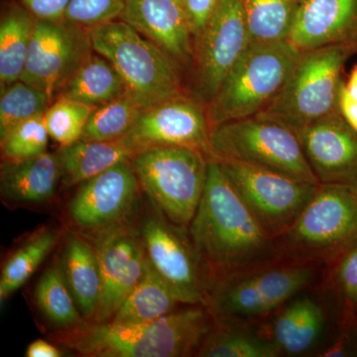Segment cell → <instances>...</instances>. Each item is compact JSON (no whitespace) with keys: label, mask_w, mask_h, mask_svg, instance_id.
<instances>
[{"label":"cell","mask_w":357,"mask_h":357,"mask_svg":"<svg viewBox=\"0 0 357 357\" xmlns=\"http://www.w3.org/2000/svg\"><path fill=\"white\" fill-rule=\"evenodd\" d=\"M35 303L44 318L60 331L88 323L70 292L58 263L47 268L34 293Z\"/></svg>","instance_id":"cell-29"},{"label":"cell","mask_w":357,"mask_h":357,"mask_svg":"<svg viewBox=\"0 0 357 357\" xmlns=\"http://www.w3.org/2000/svg\"><path fill=\"white\" fill-rule=\"evenodd\" d=\"M211 157L270 169L319 185L297 134L280 122L255 115L211 126Z\"/></svg>","instance_id":"cell-8"},{"label":"cell","mask_w":357,"mask_h":357,"mask_svg":"<svg viewBox=\"0 0 357 357\" xmlns=\"http://www.w3.org/2000/svg\"><path fill=\"white\" fill-rule=\"evenodd\" d=\"M295 133L319 184L354 185L357 178V131L340 110Z\"/></svg>","instance_id":"cell-17"},{"label":"cell","mask_w":357,"mask_h":357,"mask_svg":"<svg viewBox=\"0 0 357 357\" xmlns=\"http://www.w3.org/2000/svg\"><path fill=\"white\" fill-rule=\"evenodd\" d=\"M59 267L82 316L93 321L102 298V273L95 243L75 230L66 232Z\"/></svg>","instance_id":"cell-21"},{"label":"cell","mask_w":357,"mask_h":357,"mask_svg":"<svg viewBox=\"0 0 357 357\" xmlns=\"http://www.w3.org/2000/svg\"><path fill=\"white\" fill-rule=\"evenodd\" d=\"M208 159L196 148L161 146L137 152L132 162L155 208L170 222L189 227L203 196Z\"/></svg>","instance_id":"cell-6"},{"label":"cell","mask_w":357,"mask_h":357,"mask_svg":"<svg viewBox=\"0 0 357 357\" xmlns=\"http://www.w3.org/2000/svg\"><path fill=\"white\" fill-rule=\"evenodd\" d=\"M35 18L14 1L7 2L0 20V88L20 81L31 42Z\"/></svg>","instance_id":"cell-25"},{"label":"cell","mask_w":357,"mask_h":357,"mask_svg":"<svg viewBox=\"0 0 357 357\" xmlns=\"http://www.w3.org/2000/svg\"><path fill=\"white\" fill-rule=\"evenodd\" d=\"M250 44L238 0H218L210 20L195 41V96L208 105Z\"/></svg>","instance_id":"cell-14"},{"label":"cell","mask_w":357,"mask_h":357,"mask_svg":"<svg viewBox=\"0 0 357 357\" xmlns=\"http://www.w3.org/2000/svg\"><path fill=\"white\" fill-rule=\"evenodd\" d=\"M213 328L210 311L191 305L149 323H84L54 340L84 357H185L198 354Z\"/></svg>","instance_id":"cell-2"},{"label":"cell","mask_w":357,"mask_h":357,"mask_svg":"<svg viewBox=\"0 0 357 357\" xmlns=\"http://www.w3.org/2000/svg\"><path fill=\"white\" fill-rule=\"evenodd\" d=\"M250 43L288 40L301 0H238Z\"/></svg>","instance_id":"cell-28"},{"label":"cell","mask_w":357,"mask_h":357,"mask_svg":"<svg viewBox=\"0 0 357 357\" xmlns=\"http://www.w3.org/2000/svg\"><path fill=\"white\" fill-rule=\"evenodd\" d=\"M24 7L35 20H62L72 0H11Z\"/></svg>","instance_id":"cell-37"},{"label":"cell","mask_w":357,"mask_h":357,"mask_svg":"<svg viewBox=\"0 0 357 357\" xmlns=\"http://www.w3.org/2000/svg\"><path fill=\"white\" fill-rule=\"evenodd\" d=\"M53 100L41 89L20 81L1 91L0 98V138L18 124L43 116Z\"/></svg>","instance_id":"cell-32"},{"label":"cell","mask_w":357,"mask_h":357,"mask_svg":"<svg viewBox=\"0 0 357 357\" xmlns=\"http://www.w3.org/2000/svg\"><path fill=\"white\" fill-rule=\"evenodd\" d=\"M60 162L61 185L77 187L122 162L131 161L135 152L119 142L79 139L57 152Z\"/></svg>","instance_id":"cell-22"},{"label":"cell","mask_w":357,"mask_h":357,"mask_svg":"<svg viewBox=\"0 0 357 357\" xmlns=\"http://www.w3.org/2000/svg\"><path fill=\"white\" fill-rule=\"evenodd\" d=\"M215 159L256 220L274 239L292 227L319 187L263 167Z\"/></svg>","instance_id":"cell-10"},{"label":"cell","mask_w":357,"mask_h":357,"mask_svg":"<svg viewBox=\"0 0 357 357\" xmlns=\"http://www.w3.org/2000/svg\"><path fill=\"white\" fill-rule=\"evenodd\" d=\"M57 154L45 153L33 158L6 161L0 169V192L3 203L34 206L50 202L61 185Z\"/></svg>","instance_id":"cell-20"},{"label":"cell","mask_w":357,"mask_h":357,"mask_svg":"<svg viewBox=\"0 0 357 357\" xmlns=\"http://www.w3.org/2000/svg\"><path fill=\"white\" fill-rule=\"evenodd\" d=\"M126 0H72L65 20L91 28L119 20Z\"/></svg>","instance_id":"cell-36"},{"label":"cell","mask_w":357,"mask_h":357,"mask_svg":"<svg viewBox=\"0 0 357 357\" xmlns=\"http://www.w3.org/2000/svg\"><path fill=\"white\" fill-rule=\"evenodd\" d=\"M132 161L117 164L77 185L66 208L73 230L93 239L131 223L142 190Z\"/></svg>","instance_id":"cell-12"},{"label":"cell","mask_w":357,"mask_h":357,"mask_svg":"<svg viewBox=\"0 0 357 357\" xmlns=\"http://www.w3.org/2000/svg\"><path fill=\"white\" fill-rule=\"evenodd\" d=\"M185 229L170 222L153 206L145 213L139 232L148 260L181 304L204 305L210 275Z\"/></svg>","instance_id":"cell-11"},{"label":"cell","mask_w":357,"mask_h":357,"mask_svg":"<svg viewBox=\"0 0 357 357\" xmlns=\"http://www.w3.org/2000/svg\"><path fill=\"white\" fill-rule=\"evenodd\" d=\"M178 304L177 296L147 258L139 282L109 321L122 325L149 323L175 311Z\"/></svg>","instance_id":"cell-24"},{"label":"cell","mask_w":357,"mask_h":357,"mask_svg":"<svg viewBox=\"0 0 357 357\" xmlns=\"http://www.w3.org/2000/svg\"><path fill=\"white\" fill-rule=\"evenodd\" d=\"M49 138L44 115L22 122L0 138L2 160L17 161L39 156L47 152Z\"/></svg>","instance_id":"cell-35"},{"label":"cell","mask_w":357,"mask_h":357,"mask_svg":"<svg viewBox=\"0 0 357 357\" xmlns=\"http://www.w3.org/2000/svg\"><path fill=\"white\" fill-rule=\"evenodd\" d=\"M354 55L337 46L301 51L285 86L258 115L295 131L338 112L342 72Z\"/></svg>","instance_id":"cell-5"},{"label":"cell","mask_w":357,"mask_h":357,"mask_svg":"<svg viewBox=\"0 0 357 357\" xmlns=\"http://www.w3.org/2000/svg\"><path fill=\"white\" fill-rule=\"evenodd\" d=\"M352 191H354V195H356L357 199V178L356 182L354 183V185H351Z\"/></svg>","instance_id":"cell-42"},{"label":"cell","mask_w":357,"mask_h":357,"mask_svg":"<svg viewBox=\"0 0 357 357\" xmlns=\"http://www.w3.org/2000/svg\"><path fill=\"white\" fill-rule=\"evenodd\" d=\"M281 237L297 259L337 257L357 238V199L351 185L319 184Z\"/></svg>","instance_id":"cell-9"},{"label":"cell","mask_w":357,"mask_h":357,"mask_svg":"<svg viewBox=\"0 0 357 357\" xmlns=\"http://www.w3.org/2000/svg\"><path fill=\"white\" fill-rule=\"evenodd\" d=\"M126 93V84L119 72L109 61L93 51L70 77L58 98L98 107Z\"/></svg>","instance_id":"cell-26"},{"label":"cell","mask_w":357,"mask_h":357,"mask_svg":"<svg viewBox=\"0 0 357 357\" xmlns=\"http://www.w3.org/2000/svg\"><path fill=\"white\" fill-rule=\"evenodd\" d=\"M211 124L206 103L194 95H182L142 109L119 143L135 152L161 146L202 150L211 157Z\"/></svg>","instance_id":"cell-15"},{"label":"cell","mask_w":357,"mask_h":357,"mask_svg":"<svg viewBox=\"0 0 357 357\" xmlns=\"http://www.w3.org/2000/svg\"><path fill=\"white\" fill-rule=\"evenodd\" d=\"M344 89L345 93L357 102V64L352 68L347 81H344Z\"/></svg>","instance_id":"cell-41"},{"label":"cell","mask_w":357,"mask_h":357,"mask_svg":"<svg viewBox=\"0 0 357 357\" xmlns=\"http://www.w3.org/2000/svg\"><path fill=\"white\" fill-rule=\"evenodd\" d=\"M340 112L345 121L357 131V102L345 93L344 84L340 96Z\"/></svg>","instance_id":"cell-40"},{"label":"cell","mask_w":357,"mask_h":357,"mask_svg":"<svg viewBox=\"0 0 357 357\" xmlns=\"http://www.w3.org/2000/svg\"><path fill=\"white\" fill-rule=\"evenodd\" d=\"M93 52L88 28L67 20H35L21 81L56 100Z\"/></svg>","instance_id":"cell-13"},{"label":"cell","mask_w":357,"mask_h":357,"mask_svg":"<svg viewBox=\"0 0 357 357\" xmlns=\"http://www.w3.org/2000/svg\"><path fill=\"white\" fill-rule=\"evenodd\" d=\"M291 42L299 51L337 46L357 54V0H301Z\"/></svg>","instance_id":"cell-19"},{"label":"cell","mask_w":357,"mask_h":357,"mask_svg":"<svg viewBox=\"0 0 357 357\" xmlns=\"http://www.w3.org/2000/svg\"><path fill=\"white\" fill-rule=\"evenodd\" d=\"M185 8L191 21L195 41L204 25L210 20L211 13L215 10L218 0H184Z\"/></svg>","instance_id":"cell-38"},{"label":"cell","mask_w":357,"mask_h":357,"mask_svg":"<svg viewBox=\"0 0 357 357\" xmlns=\"http://www.w3.org/2000/svg\"><path fill=\"white\" fill-rule=\"evenodd\" d=\"M95 243L102 273V298L96 323L114 318L129 293L139 282L147 261L139 230L131 223L91 239Z\"/></svg>","instance_id":"cell-16"},{"label":"cell","mask_w":357,"mask_h":357,"mask_svg":"<svg viewBox=\"0 0 357 357\" xmlns=\"http://www.w3.org/2000/svg\"><path fill=\"white\" fill-rule=\"evenodd\" d=\"M89 30L93 51L114 66L141 109L185 93L177 63L132 26L116 20Z\"/></svg>","instance_id":"cell-3"},{"label":"cell","mask_w":357,"mask_h":357,"mask_svg":"<svg viewBox=\"0 0 357 357\" xmlns=\"http://www.w3.org/2000/svg\"><path fill=\"white\" fill-rule=\"evenodd\" d=\"M332 286L345 335L357 333V238L335 258Z\"/></svg>","instance_id":"cell-33"},{"label":"cell","mask_w":357,"mask_h":357,"mask_svg":"<svg viewBox=\"0 0 357 357\" xmlns=\"http://www.w3.org/2000/svg\"><path fill=\"white\" fill-rule=\"evenodd\" d=\"M300 53L289 40L249 44L206 105L211 126L264 112L285 86Z\"/></svg>","instance_id":"cell-4"},{"label":"cell","mask_w":357,"mask_h":357,"mask_svg":"<svg viewBox=\"0 0 357 357\" xmlns=\"http://www.w3.org/2000/svg\"><path fill=\"white\" fill-rule=\"evenodd\" d=\"M62 234L43 227L18 246L4 262L0 275V301L3 303L31 278L58 245Z\"/></svg>","instance_id":"cell-27"},{"label":"cell","mask_w":357,"mask_h":357,"mask_svg":"<svg viewBox=\"0 0 357 357\" xmlns=\"http://www.w3.org/2000/svg\"><path fill=\"white\" fill-rule=\"evenodd\" d=\"M314 275L310 262L253 268L213 282L204 305L223 324L262 318L307 288Z\"/></svg>","instance_id":"cell-7"},{"label":"cell","mask_w":357,"mask_h":357,"mask_svg":"<svg viewBox=\"0 0 357 357\" xmlns=\"http://www.w3.org/2000/svg\"><path fill=\"white\" fill-rule=\"evenodd\" d=\"M141 112L142 109L128 93L95 107L81 139L119 142L132 128Z\"/></svg>","instance_id":"cell-30"},{"label":"cell","mask_w":357,"mask_h":357,"mask_svg":"<svg viewBox=\"0 0 357 357\" xmlns=\"http://www.w3.org/2000/svg\"><path fill=\"white\" fill-rule=\"evenodd\" d=\"M273 340L237 328H213L197 356L204 357H275L280 356Z\"/></svg>","instance_id":"cell-31"},{"label":"cell","mask_w":357,"mask_h":357,"mask_svg":"<svg viewBox=\"0 0 357 357\" xmlns=\"http://www.w3.org/2000/svg\"><path fill=\"white\" fill-rule=\"evenodd\" d=\"M93 109L95 107L69 98L61 96L56 98L44 114L45 124L50 138L56 141L60 147L67 146L81 139Z\"/></svg>","instance_id":"cell-34"},{"label":"cell","mask_w":357,"mask_h":357,"mask_svg":"<svg viewBox=\"0 0 357 357\" xmlns=\"http://www.w3.org/2000/svg\"><path fill=\"white\" fill-rule=\"evenodd\" d=\"M325 326V314L319 303L303 296L292 301L277 317L272 340L281 354L301 356L318 344Z\"/></svg>","instance_id":"cell-23"},{"label":"cell","mask_w":357,"mask_h":357,"mask_svg":"<svg viewBox=\"0 0 357 357\" xmlns=\"http://www.w3.org/2000/svg\"><path fill=\"white\" fill-rule=\"evenodd\" d=\"M189 234L211 284L260 266L275 250V239L256 220L213 157L208 159L203 196Z\"/></svg>","instance_id":"cell-1"},{"label":"cell","mask_w":357,"mask_h":357,"mask_svg":"<svg viewBox=\"0 0 357 357\" xmlns=\"http://www.w3.org/2000/svg\"><path fill=\"white\" fill-rule=\"evenodd\" d=\"M119 20L156 44L178 65H192L195 37L184 0H126Z\"/></svg>","instance_id":"cell-18"},{"label":"cell","mask_w":357,"mask_h":357,"mask_svg":"<svg viewBox=\"0 0 357 357\" xmlns=\"http://www.w3.org/2000/svg\"><path fill=\"white\" fill-rule=\"evenodd\" d=\"M27 357H60L62 351L55 344L44 340H37L28 345L26 351Z\"/></svg>","instance_id":"cell-39"}]
</instances>
